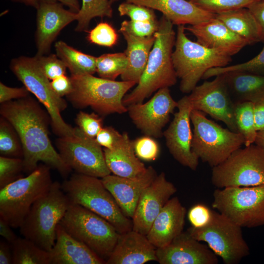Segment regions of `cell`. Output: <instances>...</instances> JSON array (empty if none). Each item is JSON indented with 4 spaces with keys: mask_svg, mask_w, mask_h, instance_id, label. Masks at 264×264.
Instances as JSON below:
<instances>
[{
    "mask_svg": "<svg viewBox=\"0 0 264 264\" xmlns=\"http://www.w3.org/2000/svg\"><path fill=\"white\" fill-rule=\"evenodd\" d=\"M1 116L16 130L23 151L24 172L29 174L40 162L67 178L72 169L53 146L49 137V115L36 100L27 97L1 104Z\"/></svg>",
    "mask_w": 264,
    "mask_h": 264,
    "instance_id": "cell-1",
    "label": "cell"
},
{
    "mask_svg": "<svg viewBox=\"0 0 264 264\" xmlns=\"http://www.w3.org/2000/svg\"><path fill=\"white\" fill-rule=\"evenodd\" d=\"M173 25L164 16L160 19L145 69L135 88L123 98L126 107L142 103L154 92L176 84L177 77L172 58L176 38Z\"/></svg>",
    "mask_w": 264,
    "mask_h": 264,
    "instance_id": "cell-2",
    "label": "cell"
},
{
    "mask_svg": "<svg viewBox=\"0 0 264 264\" xmlns=\"http://www.w3.org/2000/svg\"><path fill=\"white\" fill-rule=\"evenodd\" d=\"M185 27L177 26L172 58L177 77L180 80V90L189 93L209 69L228 66L232 58L223 52L192 41L186 36Z\"/></svg>",
    "mask_w": 264,
    "mask_h": 264,
    "instance_id": "cell-3",
    "label": "cell"
},
{
    "mask_svg": "<svg viewBox=\"0 0 264 264\" xmlns=\"http://www.w3.org/2000/svg\"><path fill=\"white\" fill-rule=\"evenodd\" d=\"M72 89L66 96L75 108L90 107L102 115L127 112L123 100L127 92L136 83L117 81L92 74L71 75Z\"/></svg>",
    "mask_w": 264,
    "mask_h": 264,
    "instance_id": "cell-4",
    "label": "cell"
},
{
    "mask_svg": "<svg viewBox=\"0 0 264 264\" xmlns=\"http://www.w3.org/2000/svg\"><path fill=\"white\" fill-rule=\"evenodd\" d=\"M61 186L71 202L103 218L119 234L132 229V220L125 216L101 179L76 173L66 179Z\"/></svg>",
    "mask_w": 264,
    "mask_h": 264,
    "instance_id": "cell-5",
    "label": "cell"
},
{
    "mask_svg": "<svg viewBox=\"0 0 264 264\" xmlns=\"http://www.w3.org/2000/svg\"><path fill=\"white\" fill-rule=\"evenodd\" d=\"M70 203L61 184L53 182L49 191L31 206L20 227L21 235L49 251L55 242L57 225Z\"/></svg>",
    "mask_w": 264,
    "mask_h": 264,
    "instance_id": "cell-6",
    "label": "cell"
},
{
    "mask_svg": "<svg viewBox=\"0 0 264 264\" xmlns=\"http://www.w3.org/2000/svg\"><path fill=\"white\" fill-rule=\"evenodd\" d=\"M51 168L43 163L25 177L0 189V217L20 228L34 203L50 189Z\"/></svg>",
    "mask_w": 264,
    "mask_h": 264,
    "instance_id": "cell-7",
    "label": "cell"
},
{
    "mask_svg": "<svg viewBox=\"0 0 264 264\" xmlns=\"http://www.w3.org/2000/svg\"><path fill=\"white\" fill-rule=\"evenodd\" d=\"M10 67L17 78L45 108L53 132L59 137L73 135L75 128L66 123L61 114L66 109L67 103L54 91L36 57L15 58L11 61Z\"/></svg>",
    "mask_w": 264,
    "mask_h": 264,
    "instance_id": "cell-8",
    "label": "cell"
},
{
    "mask_svg": "<svg viewBox=\"0 0 264 264\" xmlns=\"http://www.w3.org/2000/svg\"><path fill=\"white\" fill-rule=\"evenodd\" d=\"M59 223L69 235L86 244L106 262L119 235L106 220L71 202Z\"/></svg>",
    "mask_w": 264,
    "mask_h": 264,
    "instance_id": "cell-9",
    "label": "cell"
},
{
    "mask_svg": "<svg viewBox=\"0 0 264 264\" xmlns=\"http://www.w3.org/2000/svg\"><path fill=\"white\" fill-rule=\"evenodd\" d=\"M190 118L193 126L192 150L199 159L212 167L224 161L244 145L241 133L222 127L208 119L204 112L193 110Z\"/></svg>",
    "mask_w": 264,
    "mask_h": 264,
    "instance_id": "cell-10",
    "label": "cell"
},
{
    "mask_svg": "<svg viewBox=\"0 0 264 264\" xmlns=\"http://www.w3.org/2000/svg\"><path fill=\"white\" fill-rule=\"evenodd\" d=\"M212 207L242 227L264 225V185L217 188Z\"/></svg>",
    "mask_w": 264,
    "mask_h": 264,
    "instance_id": "cell-11",
    "label": "cell"
},
{
    "mask_svg": "<svg viewBox=\"0 0 264 264\" xmlns=\"http://www.w3.org/2000/svg\"><path fill=\"white\" fill-rule=\"evenodd\" d=\"M211 180L217 188L264 185V149L255 143L238 149L212 167Z\"/></svg>",
    "mask_w": 264,
    "mask_h": 264,
    "instance_id": "cell-12",
    "label": "cell"
},
{
    "mask_svg": "<svg viewBox=\"0 0 264 264\" xmlns=\"http://www.w3.org/2000/svg\"><path fill=\"white\" fill-rule=\"evenodd\" d=\"M187 231L196 240L207 243L225 264H238L249 254L242 227L215 211L207 226L200 228L191 226Z\"/></svg>",
    "mask_w": 264,
    "mask_h": 264,
    "instance_id": "cell-13",
    "label": "cell"
},
{
    "mask_svg": "<svg viewBox=\"0 0 264 264\" xmlns=\"http://www.w3.org/2000/svg\"><path fill=\"white\" fill-rule=\"evenodd\" d=\"M56 146L63 160L76 173L98 178L110 174L102 147L78 127L73 135L59 137Z\"/></svg>",
    "mask_w": 264,
    "mask_h": 264,
    "instance_id": "cell-14",
    "label": "cell"
},
{
    "mask_svg": "<svg viewBox=\"0 0 264 264\" xmlns=\"http://www.w3.org/2000/svg\"><path fill=\"white\" fill-rule=\"evenodd\" d=\"M197 86L187 96L193 110L209 114L223 122L231 131L239 132L234 115V102L228 90L224 74Z\"/></svg>",
    "mask_w": 264,
    "mask_h": 264,
    "instance_id": "cell-15",
    "label": "cell"
},
{
    "mask_svg": "<svg viewBox=\"0 0 264 264\" xmlns=\"http://www.w3.org/2000/svg\"><path fill=\"white\" fill-rule=\"evenodd\" d=\"M177 107V102L171 96L169 88H164L158 89L147 102L127 106V112L144 135L158 138L163 135L162 129Z\"/></svg>",
    "mask_w": 264,
    "mask_h": 264,
    "instance_id": "cell-16",
    "label": "cell"
},
{
    "mask_svg": "<svg viewBox=\"0 0 264 264\" xmlns=\"http://www.w3.org/2000/svg\"><path fill=\"white\" fill-rule=\"evenodd\" d=\"M177 111L163 135L173 157L182 165L195 171L199 158L192 150L193 132L190 115L193 109L187 96L177 101Z\"/></svg>",
    "mask_w": 264,
    "mask_h": 264,
    "instance_id": "cell-17",
    "label": "cell"
},
{
    "mask_svg": "<svg viewBox=\"0 0 264 264\" xmlns=\"http://www.w3.org/2000/svg\"><path fill=\"white\" fill-rule=\"evenodd\" d=\"M176 191L164 172L157 175L139 198L132 219V230L146 236L155 219Z\"/></svg>",
    "mask_w": 264,
    "mask_h": 264,
    "instance_id": "cell-18",
    "label": "cell"
},
{
    "mask_svg": "<svg viewBox=\"0 0 264 264\" xmlns=\"http://www.w3.org/2000/svg\"><path fill=\"white\" fill-rule=\"evenodd\" d=\"M37 9L35 56L45 55L60 32L77 20V13L66 10L59 2L40 1Z\"/></svg>",
    "mask_w": 264,
    "mask_h": 264,
    "instance_id": "cell-19",
    "label": "cell"
},
{
    "mask_svg": "<svg viewBox=\"0 0 264 264\" xmlns=\"http://www.w3.org/2000/svg\"><path fill=\"white\" fill-rule=\"evenodd\" d=\"M160 264H217V256L210 248L182 232L168 245L156 249Z\"/></svg>",
    "mask_w": 264,
    "mask_h": 264,
    "instance_id": "cell-20",
    "label": "cell"
},
{
    "mask_svg": "<svg viewBox=\"0 0 264 264\" xmlns=\"http://www.w3.org/2000/svg\"><path fill=\"white\" fill-rule=\"evenodd\" d=\"M157 176L155 169L150 166L144 174L136 177H123L110 174L101 180L125 216L132 219L142 193Z\"/></svg>",
    "mask_w": 264,
    "mask_h": 264,
    "instance_id": "cell-21",
    "label": "cell"
},
{
    "mask_svg": "<svg viewBox=\"0 0 264 264\" xmlns=\"http://www.w3.org/2000/svg\"><path fill=\"white\" fill-rule=\"evenodd\" d=\"M201 44L223 52L230 56L238 53L249 45L246 41L232 31L214 17L201 23L185 26Z\"/></svg>",
    "mask_w": 264,
    "mask_h": 264,
    "instance_id": "cell-22",
    "label": "cell"
},
{
    "mask_svg": "<svg viewBox=\"0 0 264 264\" xmlns=\"http://www.w3.org/2000/svg\"><path fill=\"white\" fill-rule=\"evenodd\" d=\"M186 214L178 198H170L153 221L147 238L156 248L168 245L183 232Z\"/></svg>",
    "mask_w": 264,
    "mask_h": 264,
    "instance_id": "cell-23",
    "label": "cell"
},
{
    "mask_svg": "<svg viewBox=\"0 0 264 264\" xmlns=\"http://www.w3.org/2000/svg\"><path fill=\"white\" fill-rule=\"evenodd\" d=\"M156 249L146 235L132 229L119 234L106 264H143L157 261Z\"/></svg>",
    "mask_w": 264,
    "mask_h": 264,
    "instance_id": "cell-24",
    "label": "cell"
},
{
    "mask_svg": "<svg viewBox=\"0 0 264 264\" xmlns=\"http://www.w3.org/2000/svg\"><path fill=\"white\" fill-rule=\"evenodd\" d=\"M161 12L174 25H193L208 21L216 14L189 0H126Z\"/></svg>",
    "mask_w": 264,
    "mask_h": 264,
    "instance_id": "cell-25",
    "label": "cell"
},
{
    "mask_svg": "<svg viewBox=\"0 0 264 264\" xmlns=\"http://www.w3.org/2000/svg\"><path fill=\"white\" fill-rule=\"evenodd\" d=\"M50 264H105L89 247L69 235L59 223L55 242L48 251Z\"/></svg>",
    "mask_w": 264,
    "mask_h": 264,
    "instance_id": "cell-26",
    "label": "cell"
},
{
    "mask_svg": "<svg viewBox=\"0 0 264 264\" xmlns=\"http://www.w3.org/2000/svg\"><path fill=\"white\" fill-rule=\"evenodd\" d=\"M106 163L111 173L123 177H134L144 174L147 168L136 155L127 132L122 133L111 149H103Z\"/></svg>",
    "mask_w": 264,
    "mask_h": 264,
    "instance_id": "cell-27",
    "label": "cell"
},
{
    "mask_svg": "<svg viewBox=\"0 0 264 264\" xmlns=\"http://www.w3.org/2000/svg\"><path fill=\"white\" fill-rule=\"evenodd\" d=\"M119 31L126 42L127 47L124 52L128 61L127 69L121 75V79L137 84L146 66L155 37L154 35L140 37L126 30Z\"/></svg>",
    "mask_w": 264,
    "mask_h": 264,
    "instance_id": "cell-28",
    "label": "cell"
},
{
    "mask_svg": "<svg viewBox=\"0 0 264 264\" xmlns=\"http://www.w3.org/2000/svg\"><path fill=\"white\" fill-rule=\"evenodd\" d=\"M225 82L234 102H254L264 95V75L233 71L224 73Z\"/></svg>",
    "mask_w": 264,
    "mask_h": 264,
    "instance_id": "cell-29",
    "label": "cell"
},
{
    "mask_svg": "<svg viewBox=\"0 0 264 264\" xmlns=\"http://www.w3.org/2000/svg\"><path fill=\"white\" fill-rule=\"evenodd\" d=\"M216 17L249 45L264 41L259 23L247 8L216 14Z\"/></svg>",
    "mask_w": 264,
    "mask_h": 264,
    "instance_id": "cell-30",
    "label": "cell"
},
{
    "mask_svg": "<svg viewBox=\"0 0 264 264\" xmlns=\"http://www.w3.org/2000/svg\"><path fill=\"white\" fill-rule=\"evenodd\" d=\"M57 56L68 68L71 75H93L96 72V57L86 54L60 41L55 43Z\"/></svg>",
    "mask_w": 264,
    "mask_h": 264,
    "instance_id": "cell-31",
    "label": "cell"
},
{
    "mask_svg": "<svg viewBox=\"0 0 264 264\" xmlns=\"http://www.w3.org/2000/svg\"><path fill=\"white\" fill-rule=\"evenodd\" d=\"M11 244L13 264H50L49 252L30 240L18 237Z\"/></svg>",
    "mask_w": 264,
    "mask_h": 264,
    "instance_id": "cell-32",
    "label": "cell"
},
{
    "mask_svg": "<svg viewBox=\"0 0 264 264\" xmlns=\"http://www.w3.org/2000/svg\"><path fill=\"white\" fill-rule=\"evenodd\" d=\"M234 115L239 132L244 138L245 146L254 144L257 136L253 103L245 101L234 103Z\"/></svg>",
    "mask_w": 264,
    "mask_h": 264,
    "instance_id": "cell-33",
    "label": "cell"
},
{
    "mask_svg": "<svg viewBox=\"0 0 264 264\" xmlns=\"http://www.w3.org/2000/svg\"><path fill=\"white\" fill-rule=\"evenodd\" d=\"M111 4L110 0H82V6L77 13L75 30L87 31L90 21L94 18H111L113 15Z\"/></svg>",
    "mask_w": 264,
    "mask_h": 264,
    "instance_id": "cell-34",
    "label": "cell"
},
{
    "mask_svg": "<svg viewBox=\"0 0 264 264\" xmlns=\"http://www.w3.org/2000/svg\"><path fill=\"white\" fill-rule=\"evenodd\" d=\"M127 66L125 52L104 54L96 57V72L101 78L115 80L125 72Z\"/></svg>",
    "mask_w": 264,
    "mask_h": 264,
    "instance_id": "cell-35",
    "label": "cell"
},
{
    "mask_svg": "<svg viewBox=\"0 0 264 264\" xmlns=\"http://www.w3.org/2000/svg\"><path fill=\"white\" fill-rule=\"evenodd\" d=\"M0 156L22 158L23 151L20 138L13 125L5 118H0Z\"/></svg>",
    "mask_w": 264,
    "mask_h": 264,
    "instance_id": "cell-36",
    "label": "cell"
},
{
    "mask_svg": "<svg viewBox=\"0 0 264 264\" xmlns=\"http://www.w3.org/2000/svg\"><path fill=\"white\" fill-rule=\"evenodd\" d=\"M202 9L215 14L248 8L261 0H189Z\"/></svg>",
    "mask_w": 264,
    "mask_h": 264,
    "instance_id": "cell-37",
    "label": "cell"
},
{
    "mask_svg": "<svg viewBox=\"0 0 264 264\" xmlns=\"http://www.w3.org/2000/svg\"><path fill=\"white\" fill-rule=\"evenodd\" d=\"M22 158L0 156V189L23 177Z\"/></svg>",
    "mask_w": 264,
    "mask_h": 264,
    "instance_id": "cell-38",
    "label": "cell"
},
{
    "mask_svg": "<svg viewBox=\"0 0 264 264\" xmlns=\"http://www.w3.org/2000/svg\"><path fill=\"white\" fill-rule=\"evenodd\" d=\"M242 71L264 75V47L260 52L252 59L241 64L215 67L209 70L211 77L229 71Z\"/></svg>",
    "mask_w": 264,
    "mask_h": 264,
    "instance_id": "cell-39",
    "label": "cell"
},
{
    "mask_svg": "<svg viewBox=\"0 0 264 264\" xmlns=\"http://www.w3.org/2000/svg\"><path fill=\"white\" fill-rule=\"evenodd\" d=\"M118 34L114 27L107 22H101L91 29L87 36L88 40L98 45L111 47L118 41Z\"/></svg>",
    "mask_w": 264,
    "mask_h": 264,
    "instance_id": "cell-40",
    "label": "cell"
},
{
    "mask_svg": "<svg viewBox=\"0 0 264 264\" xmlns=\"http://www.w3.org/2000/svg\"><path fill=\"white\" fill-rule=\"evenodd\" d=\"M132 144L136 155L141 160L154 161L159 155V146L154 137L144 135L132 141Z\"/></svg>",
    "mask_w": 264,
    "mask_h": 264,
    "instance_id": "cell-41",
    "label": "cell"
},
{
    "mask_svg": "<svg viewBox=\"0 0 264 264\" xmlns=\"http://www.w3.org/2000/svg\"><path fill=\"white\" fill-rule=\"evenodd\" d=\"M118 11L120 16H127L133 21L157 20L154 9L126 1L119 4Z\"/></svg>",
    "mask_w": 264,
    "mask_h": 264,
    "instance_id": "cell-42",
    "label": "cell"
},
{
    "mask_svg": "<svg viewBox=\"0 0 264 264\" xmlns=\"http://www.w3.org/2000/svg\"><path fill=\"white\" fill-rule=\"evenodd\" d=\"M35 57L43 73L49 80L66 74L67 67L56 54Z\"/></svg>",
    "mask_w": 264,
    "mask_h": 264,
    "instance_id": "cell-43",
    "label": "cell"
},
{
    "mask_svg": "<svg viewBox=\"0 0 264 264\" xmlns=\"http://www.w3.org/2000/svg\"><path fill=\"white\" fill-rule=\"evenodd\" d=\"M78 127L88 136L95 138L103 127V119L95 113H87L80 111L75 119Z\"/></svg>",
    "mask_w": 264,
    "mask_h": 264,
    "instance_id": "cell-44",
    "label": "cell"
},
{
    "mask_svg": "<svg viewBox=\"0 0 264 264\" xmlns=\"http://www.w3.org/2000/svg\"><path fill=\"white\" fill-rule=\"evenodd\" d=\"M159 21H133L125 20L121 24L119 30H124L140 37L154 36L158 28Z\"/></svg>",
    "mask_w": 264,
    "mask_h": 264,
    "instance_id": "cell-45",
    "label": "cell"
},
{
    "mask_svg": "<svg viewBox=\"0 0 264 264\" xmlns=\"http://www.w3.org/2000/svg\"><path fill=\"white\" fill-rule=\"evenodd\" d=\"M214 211L203 203L192 206L187 213L188 219L191 226L200 228L207 226L211 221Z\"/></svg>",
    "mask_w": 264,
    "mask_h": 264,
    "instance_id": "cell-46",
    "label": "cell"
},
{
    "mask_svg": "<svg viewBox=\"0 0 264 264\" xmlns=\"http://www.w3.org/2000/svg\"><path fill=\"white\" fill-rule=\"evenodd\" d=\"M122 136L115 129L111 126L103 127L95 138L101 147L108 149H112L118 142Z\"/></svg>",
    "mask_w": 264,
    "mask_h": 264,
    "instance_id": "cell-47",
    "label": "cell"
},
{
    "mask_svg": "<svg viewBox=\"0 0 264 264\" xmlns=\"http://www.w3.org/2000/svg\"><path fill=\"white\" fill-rule=\"evenodd\" d=\"M30 92L24 86L21 88L9 87L0 83V103L2 104L12 101L27 97Z\"/></svg>",
    "mask_w": 264,
    "mask_h": 264,
    "instance_id": "cell-48",
    "label": "cell"
},
{
    "mask_svg": "<svg viewBox=\"0 0 264 264\" xmlns=\"http://www.w3.org/2000/svg\"><path fill=\"white\" fill-rule=\"evenodd\" d=\"M50 84L54 91L61 97L66 96L72 89L70 78L66 74L51 80Z\"/></svg>",
    "mask_w": 264,
    "mask_h": 264,
    "instance_id": "cell-49",
    "label": "cell"
},
{
    "mask_svg": "<svg viewBox=\"0 0 264 264\" xmlns=\"http://www.w3.org/2000/svg\"><path fill=\"white\" fill-rule=\"evenodd\" d=\"M253 105L256 130H264V95L253 102Z\"/></svg>",
    "mask_w": 264,
    "mask_h": 264,
    "instance_id": "cell-50",
    "label": "cell"
},
{
    "mask_svg": "<svg viewBox=\"0 0 264 264\" xmlns=\"http://www.w3.org/2000/svg\"><path fill=\"white\" fill-rule=\"evenodd\" d=\"M248 8L257 21L264 39V0H261Z\"/></svg>",
    "mask_w": 264,
    "mask_h": 264,
    "instance_id": "cell-51",
    "label": "cell"
},
{
    "mask_svg": "<svg viewBox=\"0 0 264 264\" xmlns=\"http://www.w3.org/2000/svg\"><path fill=\"white\" fill-rule=\"evenodd\" d=\"M13 254L11 244L3 241L0 242V264H11Z\"/></svg>",
    "mask_w": 264,
    "mask_h": 264,
    "instance_id": "cell-52",
    "label": "cell"
},
{
    "mask_svg": "<svg viewBox=\"0 0 264 264\" xmlns=\"http://www.w3.org/2000/svg\"><path fill=\"white\" fill-rule=\"evenodd\" d=\"M11 228L12 227L6 221L0 217V235L10 244L18 238Z\"/></svg>",
    "mask_w": 264,
    "mask_h": 264,
    "instance_id": "cell-53",
    "label": "cell"
},
{
    "mask_svg": "<svg viewBox=\"0 0 264 264\" xmlns=\"http://www.w3.org/2000/svg\"><path fill=\"white\" fill-rule=\"evenodd\" d=\"M40 1H54L59 2L69 8V10L78 13L80 8L78 0H38Z\"/></svg>",
    "mask_w": 264,
    "mask_h": 264,
    "instance_id": "cell-54",
    "label": "cell"
},
{
    "mask_svg": "<svg viewBox=\"0 0 264 264\" xmlns=\"http://www.w3.org/2000/svg\"><path fill=\"white\" fill-rule=\"evenodd\" d=\"M254 143L264 149V130L257 132Z\"/></svg>",
    "mask_w": 264,
    "mask_h": 264,
    "instance_id": "cell-55",
    "label": "cell"
},
{
    "mask_svg": "<svg viewBox=\"0 0 264 264\" xmlns=\"http://www.w3.org/2000/svg\"><path fill=\"white\" fill-rule=\"evenodd\" d=\"M14 2L23 3L27 6H31L37 8L39 5L38 0H11Z\"/></svg>",
    "mask_w": 264,
    "mask_h": 264,
    "instance_id": "cell-56",
    "label": "cell"
},
{
    "mask_svg": "<svg viewBox=\"0 0 264 264\" xmlns=\"http://www.w3.org/2000/svg\"><path fill=\"white\" fill-rule=\"evenodd\" d=\"M117 0H110V2L112 3L113 2H115Z\"/></svg>",
    "mask_w": 264,
    "mask_h": 264,
    "instance_id": "cell-57",
    "label": "cell"
}]
</instances>
